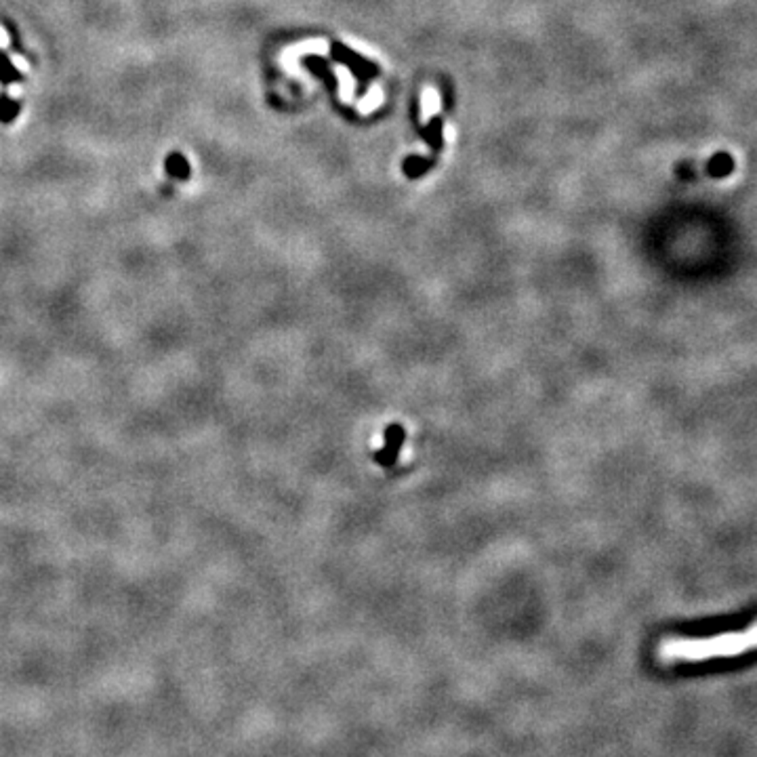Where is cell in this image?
Masks as SVG:
<instances>
[{"mask_svg": "<svg viewBox=\"0 0 757 757\" xmlns=\"http://www.w3.org/2000/svg\"><path fill=\"white\" fill-rule=\"evenodd\" d=\"M753 650H757V621L743 631H726L705 638H665L657 648V659L663 665H694L715 659H732Z\"/></svg>", "mask_w": 757, "mask_h": 757, "instance_id": "cell-1", "label": "cell"}]
</instances>
